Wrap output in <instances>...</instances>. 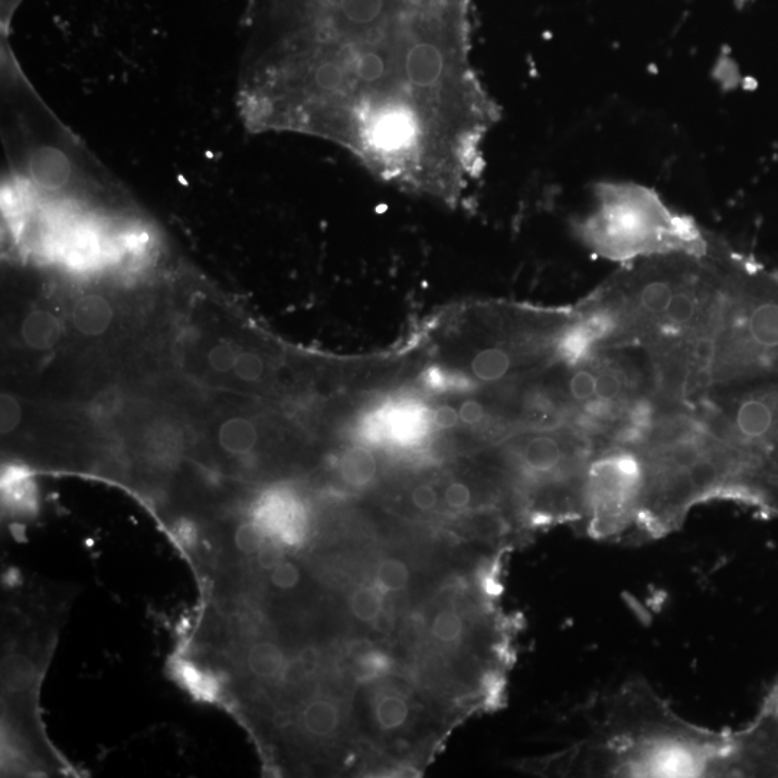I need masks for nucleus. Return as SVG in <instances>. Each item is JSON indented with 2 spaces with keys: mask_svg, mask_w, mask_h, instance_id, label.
Wrapping results in <instances>:
<instances>
[{
  "mask_svg": "<svg viewBox=\"0 0 778 778\" xmlns=\"http://www.w3.org/2000/svg\"><path fill=\"white\" fill-rule=\"evenodd\" d=\"M732 253L714 237L704 253L673 251L621 264L578 309L585 339L645 352L660 400L699 404L708 394L706 371Z\"/></svg>",
  "mask_w": 778,
  "mask_h": 778,
  "instance_id": "nucleus-1",
  "label": "nucleus"
},
{
  "mask_svg": "<svg viewBox=\"0 0 778 778\" xmlns=\"http://www.w3.org/2000/svg\"><path fill=\"white\" fill-rule=\"evenodd\" d=\"M728 732L679 717L646 682L630 681L598 699L587 734L545 761L580 777H721Z\"/></svg>",
  "mask_w": 778,
  "mask_h": 778,
  "instance_id": "nucleus-2",
  "label": "nucleus"
},
{
  "mask_svg": "<svg viewBox=\"0 0 778 778\" xmlns=\"http://www.w3.org/2000/svg\"><path fill=\"white\" fill-rule=\"evenodd\" d=\"M620 443L639 454L645 473L633 542L663 538L681 528L699 503H744L758 463L718 436L698 407L660 401L653 414Z\"/></svg>",
  "mask_w": 778,
  "mask_h": 778,
  "instance_id": "nucleus-3",
  "label": "nucleus"
},
{
  "mask_svg": "<svg viewBox=\"0 0 778 778\" xmlns=\"http://www.w3.org/2000/svg\"><path fill=\"white\" fill-rule=\"evenodd\" d=\"M777 374L778 273L734 250L724 310L706 371L709 391Z\"/></svg>",
  "mask_w": 778,
  "mask_h": 778,
  "instance_id": "nucleus-4",
  "label": "nucleus"
},
{
  "mask_svg": "<svg viewBox=\"0 0 778 778\" xmlns=\"http://www.w3.org/2000/svg\"><path fill=\"white\" fill-rule=\"evenodd\" d=\"M578 230L597 256L620 264L673 251L704 253L714 238L692 218L673 212L656 192L632 183L601 185Z\"/></svg>",
  "mask_w": 778,
  "mask_h": 778,
  "instance_id": "nucleus-5",
  "label": "nucleus"
},
{
  "mask_svg": "<svg viewBox=\"0 0 778 778\" xmlns=\"http://www.w3.org/2000/svg\"><path fill=\"white\" fill-rule=\"evenodd\" d=\"M643 464L630 444L604 443L588 464L583 496L585 534L596 541H632L640 502Z\"/></svg>",
  "mask_w": 778,
  "mask_h": 778,
  "instance_id": "nucleus-6",
  "label": "nucleus"
},
{
  "mask_svg": "<svg viewBox=\"0 0 778 778\" xmlns=\"http://www.w3.org/2000/svg\"><path fill=\"white\" fill-rule=\"evenodd\" d=\"M698 408L719 437L758 466L778 460V374L719 385Z\"/></svg>",
  "mask_w": 778,
  "mask_h": 778,
  "instance_id": "nucleus-7",
  "label": "nucleus"
},
{
  "mask_svg": "<svg viewBox=\"0 0 778 778\" xmlns=\"http://www.w3.org/2000/svg\"><path fill=\"white\" fill-rule=\"evenodd\" d=\"M721 777H778V682L757 717L742 730L728 732Z\"/></svg>",
  "mask_w": 778,
  "mask_h": 778,
  "instance_id": "nucleus-8",
  "label": "nucleus"
},
{
  "mask_svg": "<svg viewBox=\"0 0 778 778\" xmlns=\"http://www.w3.org/2000/svg\"><path fill=\"white\" fill-rule=\"evenodd\" d=\"M343 725L342 705L325 693L310 696L299 709L297 727L304 740L326 744L338 738Z\"/></svg>",
  "mask_w": 778,
  "mask_h": 778,
  "instance_id": "nucleus-9",
  "label": "nucleus"
},
{
  "mask_svg": "<svg viewBox=\"0 0 778 778\" xmlns=\"http://www.w3.org/2000/svg\"><path fill=\"white\" fill-rule=\"evenodd\" d=\"M371 718L381 734L397 735L410 727L413 702L398 686L379 685L371 696Z\"/></svg>",
  "mask_w": 778,
  "mask_h": 778,
  "instance_id": "nucleus-10",
  "label": "nucleus"
},
{
  "mask_svg": "<svg viewBox=\"0 0 778 778\" xmlns=\"http://www.w3.org/2000/svg\"><path fill=\"white\" fill-rule=\"evenodd\" d=\"M290 663L283 647L273 640H253L243 653V665L248 675L266 685H283Z\"/></svg>",
  "mask_w": 778,
  "mask_h": 778,
  "instance_id": "nucleus-11",
  "label": "nucleus"
},
{
  "mask_svg": "<svg viewBox=\"0 0 778 778\" xmlns=\"http://www.w3.org/2000/svg\"><path fill=\"white\" fill-rule=\"evenodd\" d=\"M34 181L42 188L58 189L70 179L71 165L67 156L54 147H41L29 162Z\"/></svg>",
  "mask_w": 778,
  "mask_h": 778,
  "instance_id": "nucleus-12",
  "label": "nucleus"
},
{
  "mask_svg": "<svg viewBox=\"0 0 778 778\" xmlns=\"http://www.w3.org/2000/svg\"><path fill=\"white\" fill-rule=\"evenodd\" d=\"M745 503L778 516V460L761 464L750 476Z\"/></svg>",
  "mask_w": 778,
  "mask_h": 778,
  "instance_id": "nucleus-13",
  "label": "nucleus"
},
{
  "mask_svg": "<svg viewBox=\"0 0 778 778\" xmlns=\"http://www.w3.org/2000/svg\"><path fill=\"white\" fill-rule=\"evenodd\" d=\"M111 317L113 312L110 304L96 294L84 296L74 307V325L84 335H100L109 328Z\"/></svg>",
  "mask_w": 778,
  "mask_h": 778,
  "instance_id": "nucleus-14",
  "label": "nucleus"
},
{
  "mask_svg": "<svg viewBox=\"0 0 778 778\" xmlns=\"http://www.w3.org/2000/svg\"><path fill=\"white\" fill-rule=\"evenodd\" d=\"M3 499L15 511L29 512L35 508V485L31 473L24 467H8L2 477Z\"/></svg>",
  "mask_w": 778,
  "mask_h": 778,
  "instance_id": "nucleus-15",
  "label": "nucleus"
},
{
  "mask_svg": "<svg viewBox=\"0 0 778 778\" xmlns=\"http://www.w3.org/2000/svg\"><path fill=\"white\" fill-rule=\"evenodd\" d=\"M385 594L377 585H359L349 596L353 619L365 626L377 627L384 617Z\"/></svg>",
  "mask_w": 778,
  "mask_h": 778,
  "instance_id": "nucleus-16",
  "label": "nucleus"
},
{
  "mask_svg": "<svg viewBox=\"0 0 778 778\" xmlns=\"http://www.w3.org/2000/svg\"><path fill=\"white\" fill-rule=\"evenodd\" d=\"M176 678L195 698L205 702L217 701L221 688L214 675L199 668L195 663L178 660L175 665Z\"/></svg>",
  "mask_w": 778,
  "mask_h": 778,
  "instance_id": "nucleus-17",
  "label": "nucleus"
},
{
  "mask_svg": "<svg viewBox=\"0 0 778 778\" xmlns=\"http://www.w3.org/2000/svg\"><path fill=\"white\" fill-rule=\"evenodd\" d=\"M430 636L436 646H459L464 636V620L453 604L438 608L430 623Z\"/></svg>",
  "mask_w": 778,
  "mask_h": 778,
  "instance_id": "nucleus-18",
  "label": "nucleus"
},
{
  "mask_svg": "<svg viewBox=\"0 0 778 778\" xmlns=\"http://www.w3.org/2000/svg\"><path fill=\"white\" fill-rule=\"evenodd\" d=\"M341 473L348 485L364 487L374 479L377 473V462L371 451L364 447H353L343 456Z\"/></svg>",
  "mask_w": 778,
  "mask_h": 778,
  "instance_id": "nucleus-19",
  "label": "nucleus"
},
{
  "mask_svg": "<svg viewBox=\"0 0 778 778\" xmlns=\"http://www.w3.org/2000/svg\"><path fill=\"white\" fill-rule=\"evenodd\" d=\"M22 336L32 348L49 349L60 339L61 326L49 313L35 312L25 320Z\"/></svg>",
  "mask_w": 778,
  "mask_h": 778,
  "instance_id": "nucleus-20",
  "label": "nucleus"
},
{
  "mask_svg": "<svg viewBox=\"0 0 778 778\" xmlns=\"http://www.w3.org/2000/svg\"><path fill=\"white\" fill-rule=\"evenodd\" d=\"M411 583V570L407 562L397 557L382 558L374 572V584L387 594H398L407 590Z\"/></svg>",
  "mask_w": 778,
  "mask_h": 778,
  "instance_id": "nucleus-21",
  "label": "nucleus"
},
{
  "mask_svg": "<svg viewBox=\"0 0 778 778\" xmlns=\"http://www.w3.org/2000/svg\"><path fill=\"white\" fill-rule=\"evenodd\" d=\"M513 366L511 353L502 348H489L477 353L472 362L473 374L486 382L505 378Z\"/></svg>",
  "mask_w": 778,
  "mask_h": 778,
  "instance_id": "nucleus-22",
  "label": "nucleus"
},
{
  "mask_svg": "<svg viewBox=\"0 0 778 778\" xmlns=\"http://www.w3.org/2000/svg\"><path fill=\"white\" fill-rule=\"evenodd\" d=\"M257 438L256 427L244 418L227 421L219 434L221 446L232 454H247L256 446Z\"/></svg>",
  "mask_w": 778,
  "mask_h": 778,
  "instance_id": "nucleus-23",
  "label": "nucleus"
},
{
  "mask_svg": "<svg viewBox=\"0 0 778 778\" xmlns=\"http://www.w3.org/2000/svg\"><path fill=\"white\" fill-rule=\"evenodd\" d=\"M392 669V659L379 649H368L359 653L355 660V675L359 681H378Z\"/></svg>",
  "mask_w": 778,
  "mask_h": 778,
  "instance_id": "nucleus-24",
  "label": "nucleus"
},
{
  "mask_svg": "<svg viewBox=\"0 0 778 778\" xmlns=\"http://www.w3.org/2000/svg\"><path fill=\"white\" fill-rule=\"evenodd\" d=\"M268 542L266 532L256 521L244 522L235 531L234 545L243 557L256 558Z\"/></svg>",
  "mask_w": 778,
  "mask_h": 778,
  "instance_id": "nucleus-25",
  "label": "nucleus"
},
{
  "mask_svg": "<svg viewBox=\"0 0 778 778\" xmlns=\"http://www.w3.org/2000/svg\"><path fill=\"white\" fill-rule=\"evenodd\" d=\"M35 668L24 656H12L6 660L3 682L9 692L24 691L34 681Z\"/></svg>",
  "mask_w": 778,
  "mask_h": 778,
  "instance_id": "nucleus-26",
  "label": "nucleus"
},
{
  "mask_svg": "<svg viewBox=\"0 0 778 778\" xmlns=\"http://www.w3.org/2000/svg\"><path fill=\"white\" fill-rule=\"evenodd\" d=\"M267 572L268 584L279 593H290V591L299 588L300 583H302V572H300L299 567L286 558Z\"/></svg>",
  "mask_w": 778,
  "mask_h": 778,
  "instance_id": "nucleus-27",
  "label": "nucleus"
},
{
  "mask_svg": "<svg viewBox=\"0 0 778 778\" xmlns=\"http://www.w3.org/2000/svg\"><path fill=\"white\" fill-rule=\"evenodd\" d=\"M240 355V349L232 343H219L209 353V364L215 371H230L237 364Z\"/></svg>",
  "mask_w": 778,
  "mask_h": 778,
  "instance_id": "nucleus-28",
  "label": "nucleus"
},
{
  "mask_svg": "<svg viewBox=\"0 0 778 778\" xmlns=\"http://www.w3.org/2000/svg\"><path fill=\"white\" fill-rule=\"evenodd\" d=\"M120 404H122V397H120L119 391L114 388L106 389V391L100 392L91 404V415H94L98 420H104V418L116 414Z\"/></svg>",
  "mask_w": 778,
  "mask_h": 778,
  "instance_id": "nucleus-29",
  "label": "nucleus"
},
{
  "mask_svg": "<svg viewBox=\"0 0 778 778\" xmlns=\"http://www.w3.org/2000/svg\"><path fill=\"white\" fill-rule=\"evenodd\" d=\"M234 369L238 377L244 379V381H256L263 375L264 364L256 353H241Z\"/></svg>",
  "mask_w": 778,
  "mask_h": 778,
  "instance_id": "nucleus-30",
  "label": "nucleus"
},
{
  "mask_svg": "<svg viewBox=\"0 0 778 778\" xmlns=\"http://www.w3.org/2000/svg\"><path fill=\"white\" fill-rule=\"evenodd\" d=\"M444 502L454 511H463L472 502V490L463 482L450 483L444 490Z\"/></svg>",
  "mask_w": 778,
  "mask_h": 778,
  "instance_id": "nucleus-31",
  "label": "nucleus"
},
{
  "mask_svg": "<svg viewBox=\"0 0 778 778\" xmlns=\"http://www.w3.org/2000/svg\"><path fill=\"white\" fill-rule=\"evenodd\" d=\"M411 502L418 511L431 512L437 508L438 495L436 489L430 485H420L411 492Z\"/></svg>",
  "mask_w": 778,
  "mask_h": 778,
  "instance_id": "nucleus-32",
  "label": "nucleus"
},
{
  "mask_svg": "<svg viewBox=\"0 0 778 778\" xmlns=\"http://www.w3.org/2000/svg\"><path fill=\"white\" fill-rule=\"evenodd\" d=\"M19 420H21V410H19L18 402L9 397V395H3L2 433H11L13 428L18 426Z\"/></svg>",
  "mask_w": 778,
  "mask_h": 778,
  "instance_id": "nucleus-33",
  "label": "nucleus"
},
{
  "mask_svg": "<svg viewBox=\"0 0 778 778\" xmlns=\"http://www.w3.org/2000/svg\"><path fill=\"white\" fill-rule=\"evenodd\" d=\"M459 414L460 420H462L463 423L475 424L482 420L483 415H485V408H483V405L480 404V402L470 400L464 402L462 408H460Z\"/></svg>",
  "mask_w": 778,
  "mask_h": 778,
  "instance_id": "nucleus-34",
  "label": "nucleus"
},
{
  "mask_svg": "<svg viewBox=\"0 0 778 778\" xmlns=\"http://www.w3.org/2000/svg\"><path fill=\"white\" fill-rule=\"evenodd\" d=\"M434 420H436L438 427L443 428V430H449V428L457 426V423H459L460 420V414L457 413V410H454L453 407H450V405H444V407L438 408Z\"/></svg>",
  "mask_w": 778,
  "mask_h": 778,
  "instance_id": "nucleus-35",
  "label": "nucleus"
},
{
  "mask_svg": "<svg viewBox=\"0 0 778 778\" xmlns=\"http://www.w3.org/2000/svg\"><path fill=\"white\" fill-rule=\"evenodd\" d=\"M777 682H778V679H777Z\"/></svg>",
  "mask_w": 778,
  "mask_h": 778,
  "instance_id": "nucleus-36",
  "label": "nucleus"
}]
</instances>
